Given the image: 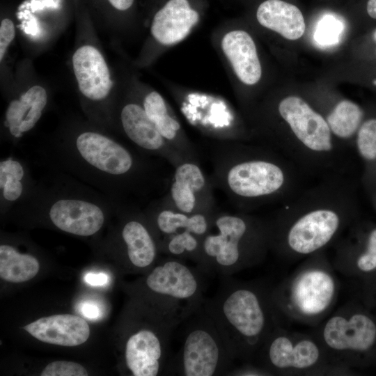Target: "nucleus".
<instances>
[{
  "label": "nucleus",
  "instance_id": "c85d7f7f",
  "mask_svg": "<svg viewBox=\"0 0 376 376\" xmlns=\"http://www.w3.org/2000/svg\"><path fill=\"white\" fill-rule=\"evenodd\" d=\"M365 252L356 258L341 275L348 278L370 276L376 273V228L366 235Z\"/></svg>",
  "mask_w": 376,
  "mask_h": 376
},
{
  "label": "nucleus",
  "instance_id": "4be33fe9",
  "mask_svg": "<svg viewBox=\"0 0 376 376\" xmlns=\"http://www.w3.org/2000/svg\"><path fill=\"white\" fill-rule=\"evenodd\" d=\"M119 120L126 136L139 148L157 152L164 146V139L143 106L134 102L126 104L120 110Z\"/></svg>",
  "mask_w": 376,
  "mask_h": 376
},
{
  "label": "nucleus",
  "instance_id": "20e7f679",
  "mask_svg": "<svg viewBox=\"0 0 376 376\" xmlns=\"http://www.w3.org/2000/svg\"><path fill=\"white\" fill-rule=\"evenodd\" d=\"M331 261L324 251L304 260L288 276L272 285V297L285 325L315 327L332 312L340 283Z\"/></svg>",
  "mask_w": 376,
  "mask_h": 376
},
{
  "label": "nucleus",
  "instance_id": "4468645a",
  "mask_svg": "<svg viewBox=\"0 0 376 376\" xmlns=\"http://www.w3.org/2000/svg\"><path fill=\"white\" fill-rule=\"evenodd\" d=\"M72 65L79 89L85 97L97 102L108 96L112 81L107 63L95 47L78 48L72 56Z\"/></svg>",
  "mask_w": 376,
  "mask_h": 376
},
{
  "label": "nucleus",
  "instance_id": "72a5a7b5",
  "mask_svg": "<svg viewBox=\"0 0 376 376\" xmlns=\"http://www.w3.org/2000/svg\"><path fill=\"white\" fill-rule=\"evenodd\" d=\"M228 375L238 376H270L269 373L255 364L254 363H242L238 367H235Z\"/></svg>",
  "mask_w": 376,
  "mask_h": 376
},
{
  "label": "nucleus",
  "instance_id": "412c9836",
  "mask_svg": "<svg viewBox=\"0 0 376 376\" xmlns=\"http://www.w3.org/2000/svg\"><path fill=\"white\" fill-rule=\"evenodd\" d=\"M127 259L134 268L151 267L157 258L155 240L148 228L136 218L125 219L119 230Z\"/></svg>",
  "mask_w": 376,
  "mask_h": 376
},
{
  "label": "nucleus",
  "instance_id": "6e6552de",
  "mask_svg": "<svg viewBox=\"0 0 376 376\" xmlns=\"http://www.w3.org/2000/svg\"><path fill=\"white\" fill-rule=\"evenodd\" d=\"M253 363L270 375H345L334 365L313 333L277 327L258 352Z\"/></svg>",
  "mask_w": 376,
  "mask_h": 376
},
{
  "label": "nucleus",
  "instance_id": "ea45409f",
  "mask_svg": "<svg viewBox=\"0 0 376 376\" xmlns=\"http://www.w3.org/2000/svg\"><path fill=\"white\" fill-rule=\"evenodd\" d=\"M375 274H376V273H375Z\"/></svg>",
  "mask_w": 376,
  "mask_h": 376
},
{
  "label": "nucleus",
  "instance_id": "9b49d317",
  "mask_svg": "<svg viewBox=\"0 0 376 376\" xmlns=\"http://www.w3.org/2000/svg\"><path fill=\"white\" fill-rule=\"evenodd\" d=\"M179 324L163 318L152 327H146L131 333L125 345V366L132 375L156 376L168 373L173 356L171 339Z\"/></svg>",
  "mask_w": 376,
  "mask_h": 376
},
{
  "label": "nucleus",
  "instance_id": "58836bf2",
  "mask_svg": "<svg viewBox=\"0 0 376 376\" xmlns=\"http://www.w3.org/2000/svg\"><path fill=\"white\" fill-rule=\"evenodd\" d=\"M373 38L376 42V29L374 31L373 33Z\"/></svg>",
  "mask_w": 376,
  "mask_h": 376
},
{
  "label": "nucleus",
  "instance_id": "bb28decb",
  "mask_svg": "<svg viewBox=\"0 0 376 376\" xmlns=\"http://www.w3.org/2000/svg\"><path fill=\"white\" fill-rule=\"evenodd\" d=\"M143 107L164 139L171 140L176 136L180 124L169 114L166 102L159 93H148L144 97Z\"/></svg>",
  "mask_w": 376,
  "mask_h": 376
},
{
  "label": "nucleus",
  "instance_id": "7ed1b4c3",
  "mask_svg": "<svg viewBox=\"0 0 376 376\" xmlns=\"http://www.w3.org/2000/svg\"><path fill=\"white\" fill-rule=\"evenodd\" d=\"M121 205L67 173L48 170L7 214L46 221L63 232L87 237L97 234Z\"/></svg>",
  "mask_w": 376,
  "mask_h": 376
},
{
  "label": "nucleus",
  "instance_id": "5701e85b",
  "mask_svg": "<svg viewBox=\"0 0 376 376\" xmlns=\"http://www.w3.org/2000/svg\"><path fill=\"white\" fill-rule=\"evenodd\" d=\"M174 180L171 188V197L180 212L191 213L195 207V193L205 185L203 173L198 166L185 163L176 169Z\"/></svg>",
  "mask_w": 376,
  "mask_h": 376
},
{
  "label": "nucleus",
  "instance_id": "39448f33",
  "mask_svg": "<svg viewBox=\"0 0 376 376\" xmlns=\"http://www.w3.org/2000/svg\"><path fill=\"white\" fill-rule=\"evenodd\" d=\"M217 233L202 238L198 267L203 272L231 276L259 265L270 247L269 227L239 216L223 215Z\"/></svg>",
  "mask_w": 376,
  "mask_h": 376
},
{
  "label": "nucleus",
  "instance_id": "f3484780",
  "mask_svg": "<svg viewBox=\"0 0 376 376\" xmlns=\"http://www.w3.org/2000/svg\"><path fill=\"white\" fill-rule=\"evenodd\" d=\"M221 45L242 83L251 86L260 81L262 68L256 44L249 33L244 30L230 31L223 36Z\"/></svg>",
  "mask_w": 376,
  "mask_h": 376
},
{
  "label": "nucleus",
  "instance_id": "6ab92c4d",
  "mask_svg": "<svg viewBox=\"0 0 376 376\" xmlns=\"http://www.w3.org/2000/svg\"><path fill=\"white\" fill-rule=\"evenodd\" d=\"M27 162L15 156L0 161V210L7 214L22 201L36 185Z\"/></svg>",
  "mask_w": 376,
  "mask_h": 376
},
{
  "label": "nucleus",
  "instance_id": "423d86ee",
  "mask_svg": "<svg viewBox=\"0 0 376 376\" xmlns=\"http://www.w3.org/2000/svg\"><path fill=\"white\" fill-rule=\"evenodd\" d=\"M348 222L345 207L329 203L292 210L269 227L270 248L288 261L305 259L337 241Z\"/></svg>",
  "mask_w": 376,
  "mask_h": 376
},
{
  "label": "nucleus",
  "instance_id": "f8f14e48",
  "mask_svg": "<svg viewBox=\"0 0 376 376\" xmlns=\"http://www.w3.org/2000/svg\"><path fill=\"white\" fill-rule=\"evenodd\" d=\"M278 111L301 146V150L317 157L334 155L332 133L326 118L304 100L286 97L280 102Z\"/></svg>",
  "mask_w": 376,
  "mask_h": 376
},
{
  "label": "nucleus",
  "instance_id": "f704fd0d",
  "mask_svg": "<svg viewBox=\"0 0 376 376\" xmlns=\"http://www.w3.org/2000/svg\"><path fill=\"white\" fill-rule=\"evenodd\" d=\"M85 281L93 286H102L107 285L109 283V276L103 272L93 273L89 272L85 275Z\"/></svg>",
  "mask_w": 376,
  "mask_h": 376
},
{
  "label": "nucleus",
  "instance_id": "9d476101",
  "mask_svg": "<svg viewBox=\"0 0 376 376\" xmlns=\"http://www.w3.org/2000/svg\"><path fill=\"white\" fill-rule=\"evenodd\" d=\"M204 273L197 266L171 256L153 266L144 285L151 295L154 310L180 325L204 304Z\"/></svg>",
  "mask_w": 376,
  "mask_h": 376
},
{
  "label": "nucleus",
  "instance_id": "a878e982",
  "mask_svg": "<svg viewBox=\"0 0 376 376\" xmlns=\"http://www.w3.org/2000/svg\"><path fill=\"white\" fill-rule=\"evenodd\" d=\"M362 118L361 109L352 101L344 100L334 107L326 120L333 135L347 139L358 131Z\"/></svg>",
  "mask_w": 376,
  "mask_h": 376
},
{
  "label": "nucleus",
  "instance_id": "1a4fd4ad",
  "mask_svg": "<svg viewBox=\"0 0 376 376\" xmlns=\"http://www.w3.org/2000/svg\"><path fill=\"white\" fill-rule=\"evenodd\" d=\"M180 324V348L172 356L168 373L180 376L228 375L235 367L217 327L202 306Z\"/></svg>",
  "mask_w": 376,
  "mask_h": 376
},
{
  "label": "nucleus",
  "instance_id": "7c9ffc66",
  "mask_svg": "<svg viewBox=\"0 0 376 376\" xmlns=\"http://www.w3.org/2000/svg\"><path fill=\"white\" fill-rule=\"evenodd\" d=\"M41 376H87L88 372L81 364L67 361L49 363L41 372Z\"/></svg>",
  "mask_w": 376,
  "mask_h": 376
},
{
  "label": "nucleus",
  "instance_id": "c756f323",
  "mask_svg": "<svg viewBox=\"0 0 376 376\" xmlns=\"http://www.w3.org/2000/svg\"><path fill=\"white\" fill-rule=\"evenodd\" d=\"M357 146L364 159H376V118L369 119L360 125L357 131Z\"/></svg>",
  "mask_w": 376,
  "mask_h": 376
},
{
  "label": "nucleus",
  "instance_id": "c9c22d12",
  "mask_svg": "<svg viewBox=\"0 0 376 376\" xmlns=\"http://www.w3.org/2000/svg\"><path fill=\"white\" fill-rule=\"evenodd\" d=\"M81 313L88 319H97L100 315V309L95 304L84 302L80 306Z\"/></svg>",
  "mask_w": 376,
  "mask_h": 376
},
{
  "label": "nucleus",
  "instance_id": "2f4dec72",
  "mask_svg": "<svg viewBox=\"0 0 376 376\" xmlns=\"http://www.w3.org/2000/svg\"><path fill=\"white\" fill-rule=\"evenodd\" d=\"M339 31L340 26L336 21L325 19L319 24L315 38L322 44H331L338 38Z\"/></svg>",
  "mask_w": 376,
  "mask_h": 376
},
{
  "label": "nucleus",
  "instance_id": "e433bc0d",
  "mask_svg": "<svg viewBox=\"0 0 376 376\" xmlns=\"http://www.w3.org/2000/svg\"><path fill=\"white\" fill-rule=\"evenodd\" d=\"M109 3L116 9L125 10L130 8L134 0H108Z\"/></svg>",
  "mask_w": 376,
  "mask_h": 376
},
{
  "label": "nucleus",
  "instance_id": "f03ea898",
  "mask_svg": "<svg viewBox=\"0 0 376 376\" xmlns=\"http://www.w3.org/2000/svg\"><path fill=\"white\" fill-rule=\"evenodd\" d=\"M213 297L203 305L233 359L253 363L269 335L284 326L274 304L272 285L263 281H242L221 276Z\"/></svg>",
  "mask_w": 376,
  "mask_h": 376
},
{
  "label": "nucleus",
  "instance_id": "2eb2a0df",
  "mask_svg": "<svg viewBox=\"0 0 376 376\" xmlns=\"http://www.w3.org/2000/svg\"><path fill=\"white\" fill-rule=\"evenodd\" d=\"M24 329L40 341L67 347L84 343L91 332L84 318L72 314L43 317L26 324Z\"/></svg>",
  "mask_w": 376,
  "mask_h": 376
},
{
  "label": "nucleus",
  "instance_id": "aec40b11",
  "mask_svg": "<svg viewBox=\"0 0 376 376\" xmlns=\"http://www.w3.org/2000/svg\"><path fill=\"white\" fill-rule=\"evenodd\" d=\"M256 18L263 27L291 40L300 38L306 29L301 10L282 0H266L261 3L256 11Z\"/></svg>",
  "mask_w": 376,
  "mask_h": 376
},
{
  "label": "nucleus",
  "instance_id": "b1692460",
  "mask_svg": "<svg viewBox=\"0 0 376 376\" xmlns=\"http://www.w3.org/2000/svg\"><path fill=\"white\" fill-rule=\"evenodd\" d=\"M38 260L28 253H21L14 245H0V277L10 283H22L39 272Z\"/></svg>",
  "mask_w": 376,
  "mask_h": 376
},
{
  "label": "nucleus",
  "instance_id": "393cba45",
  "mask_svg": "<svg viewBox=\"0 0 376 376\" xmlns=\"http://www.w3.org/2000/svg\"><path fill=\"white\" fill-rule=\"evenodd\" d=\"M157 230L169 236L183 230H189L203 238L209 228L208 221L202 214L188 216L184 212H174L171 210L160 211L155 219Z\"/></svg>",
  "mask_w": 376,
  "mask_h": 376
},
{
  "label": "nucleus",
  "instance_id": "a211bd4d",
  "mask_svg": "<svg viewBox=\"0 0 376 376\" xmlns=\"http://www.w3.org/2000/svg\"><path fill=\"white\" fill-rule=\"evenodd\" d=\"M47 104V94L40 86H33L19 99L12 100L6 111L4 126L9 138L20 139L40 119Z\"/></svg>",
  "mask_w": 376,
  "mask_h": 376
},
{
  "label": "nucleus",
  "instance_id": "4c0bfd02",
  "mask_svg": "<svg viewBox=\"0 0 376 376\" xmlns=\"http://www.w3.org/2000/svg\"><path fill=\"white\" fill-rule=\"evenodd\" d=\"M366 10L368 15L373 19H376V0H368Z\"/></svg>",
  "mask_w": 376,
  "mask_h": 376
},
{
  "label": "nucleus",
  "instance_id": "0eeeda50",
  "mask_svg": "<svg viewBox=\"0 0 376 376\" xmlns=\"http://www.w3.org/2000/svg\"><path fill=\"white\" fill-rule=\"evenodd\" d=\"M313 329L333 363L349 373L376 360V318L359 305L345 304Z\"/></svg>",
  "mask_w": 376,
  "mask_h": 376
},
{
  "label": "nucleus",
  "instance_id": "dca6fc26",
  "mask_svg": "<svg viewBox=\"0 0 376 376\" xmlns=\"http://www.w3.org/2000/svg\"><path fill=\"white\" fill-rule=\"evenodd\" d=\"M199 20V15L187 0H169L153 17L150 31L163 45L183 40Z\"/></svg>",
  "mask_w": 376,
  "mask_h": 376
},
{
  "label": "nucleus",
  "instance_id": "f257e3e1",
  "mask_svg": "<svg viewBox=\"0 0 376 376\" xmlns=\"http://www.w3.org/2000/svg\"><path fill=\"white\" fill-rule=\"evenodd\" d=\"M47 170L67 173L121 203L138 189L146 168L123 143L93 129L68 131L37 148Z\"/></svg>",
  "mask_w": 376,
  "mask_h": 376
},
{
  "label": "nucleus",
  "instance_id": "ddd939ff",
  "mask_svg": "<svg viewBox=\"0 0 376 376\" xmlns=\"http://www.w3.org/2000/svg\"><path fill=\"white\" fill-rule=\"evenodd\" d=\"M289 173L282 166L262 159L240 162L227 175L230 190L245 198H258L279 193L289 183Z\"/></svg>",
  "mask_w": 376,
  "mask_h": 376
},
{
  "label": "nucleus",
  "instance_id": "cd10ccee",
  "mask_svg": "<svg viewBox=\"0 0 376 376\" xmlns=\"http://www.w3.org/2000/svg\"><path fill=\"white\" fill-rule=\"evenodd\" d=\"M202 238L189 230H183L168 236L166 251L171 257L190 259L197 263L201 248Z\"/></svg>",
  "mask_w": 376,
  "mask_h": 376
},
{
  "label": "nucleus",
  "instance_id": "473e14b6",
  "mask_svg": "<svg viewBox=\"0 0 376 376\" xmlns=\"http://www.w3.org/2000/svg\"><path fill=\"white\" fill-rule=\"evenodd\" d=\"M15 26L9 19H4L0 26V60L2 61L6 49L15 38Z\"/></svg>",
  "mask_w": 376,
  "mask_h": 376
}]
</instances>
